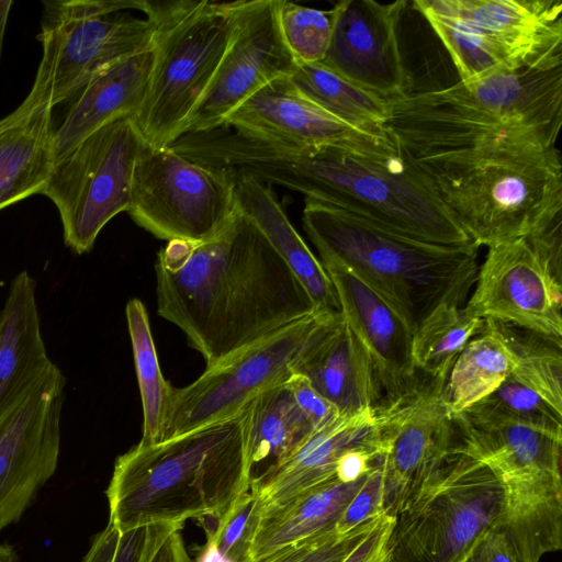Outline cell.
<instances>
[{
	"label": "cell",
	"mask_w": 562,
	"mask_h": 562,
	"mask_svg": "<svg viewBox=\"0 0 562 562\" xmlns=\"http://www.w3.org/2000/svg\"><path fill=\"white\" fill-rule=\"evenodd\" d=\"M158 314L213 367L314 312L302 283L238 210L211 239L170 240L157 256Z\"/></svg>",
	"instance_id": "6da1fadb"
},
{
	"label": "cell",
	"mask_w": 562,
	"mask_h": 562,
	"mask_svg": "<svg viewBox=\"0 0 562 562\" xmlns=\"http://www.w3.org/2000/svg\"><path fill=\"white\" fill-rule=\"evenodd\" d=\"M402 149L398 157L380 159L221 130L209 143L207 162L235 176L289 188L413 238L446 246L473 243L417 162Z\"/></svg>",
	"instance_id": "7a4b0ae2"
},
{
	"label": "cell",
	"mask_w": 562,
	"mask_h": 562,
	"mask_svg": "<svg viewBox=\"0 0 562 562\" xmlns=\"http://www.w3.org/2000/svg\"><path fill=\"white\" fill-rule=\"evenodd\" d=\"M249 404L237 415L180 436L139 441L115 460L105 491L120 533L155 522L216 521L250 490Z\"/></svg>",
	"instance_id": "3957f363"
},
{
	"label": "cell",
	"mask_w": 562,
	"mask_h": 562,
	"mask_svg": "<svg viewBox=\"0 0 562 562\" xmlns=\"http://www.w3.org/2000/svg\"><path fill=\"white\" fill-rule=\"evenodd\" d=\"M387 101L385 127L414 159L494 145L554 147L562 67L498 71Z\"/></svg>",
	"instance_id": "277c9868"
},
{
	"label": "cell",
	"mask_w": 562,
	"mask_h": 562,
	"mask_svg": "<svg viewBox=\"0 0 562 562\" xmlns=\"http://www.w3.org/2000/svg\"><path fill=\"white\" fill-rule=\"evenodd\" d=\"M302 222L321 259L344 266L379 292L413 334L438 306H461L474 288V243L420 240L313 199H305Z\"/></svg>",
	"instance_id": "5b68a950"
},
{
	"label": "cell",
	"mask_w": 562,
	"mask_h": 562,
	"mask_svg": "<svg viewBox=\"0 0 562 562\" xmlns=\"http://www.w3.org/2000/svg\"><path fill=\"white\" fill-rule=\"evenodd\" d=\"M414 160L479 247L526 237L562 217L557 146L494 145Z\"/></svg>",
	"instance_id": "8992f818"
},
{
	"label": "cell",
	"mask_w": 562,
	"mask_h": 562,
	"mask_svg": "<svg viewBox=\"0 0 562 562\" xmlns=\"http://www.w3.org/2000/svg\"><path fill=\"white\" fill-rule=\"evenodd\" d=\"M238 1H144L155 26L147 91L133 120L146 145L167 147L183 135L235 31Z\"/></svg>",
	"instance_id": "52a82bcc"
},
{
	"label": "cell",
	"mask_w": 562,
	"mask_h": 562,
	"mask_svg": "<svg viewBox=\"0 0 562 562\" xmlns=\"http://www.w3.org/2000/svg\"><path fill=\"white\" fill-rule=\"evenodd\" d=\"M504 492L482 462L453 454L438 479L394 517L383 562H463L501 520Z\"/></svg>",
	"instance_id": "ba28073f"
},
{
	"label": "cell",
	"mask_w": 562,
	"mask_h": 562,
	"mask_svg": "<svg viewBox=\"0 0 562 562\" xmlns=\"http://www.w3.org/2000/svg\"><path fill=\"white\" fill-rule=\"evenodd\" d=\"M144 1L43 2L37 36L43 54L35 81L47 89L54 106L70 100L90 79L113 64L153 48V21L120 12L142 11Z\"/></svg>",
	"instance_id": "9c48e42d"
},
{
	"label": "cell",
	"mask_w": 562,
	"mask_h": 562,
	"mask_svg": "<svg viewBox=\"0 0 562 562\" xmlns=\"http://www.w3.org/2000/svg\"><path fill=\"white\" fill-rule=\"evenodd\" d=\"M340 316L314 312L206 368L191 384L173 387L160 441L231 418L262 392L285 383Z\"/></svg>",
	"instance_id": "30bf717a"
},
{
	"label": "cell",
	"mask_w": 562,
	"mask_h": 562,
	"mask_svg": "<svg viewBox=\"0 0 562 562\" xmlns=\"http://www.w3.org/2000/svg\"><path fill=\"white\" fill-rule=\"evenodd\" d=\"M145 144L133 117L123 116L54 160L41 194L56 205L64 241L74 252L90 251L101 229L127 212L134 169Z\"/></svg>",
	"instance_id": "8fae6325"
},
{
	"label": "cell",
	"mask_w": 562,
	"mask_h": 562,
	"mask_svg": "<svg viewBox=\"0 0 562 562\" xmlns=\"http://www.w3.org/2000/svg\"><path fill=\"white\" fill-rule=\"evenodd\" d=\"M236 179L231 170L199 164L170 146L145 144L134 169L127 212L160 239L204 241L237 214Z\"/></svg>",
	"instance_id": "7c38bea8"
},
{
	"label": "cell",
	"mask_w": 562,
	"mask_h": 562,
	"mask_svg": "<svg viewBox=\"0 0 562 562\" xmlns=\"http://www.w3.org/2000/svg\"><path fill=\"white\" fill-rule=\"evenodd\" d=\"M387 450L383 513L392 518L438 479L457 445L447 380L417 371L411 386L379 405Z\"/></svg>",
	"instance_id": "4fadbf2b"
},
{
	"label": "cell",
	"mask_w": 562,
	"mask_h": 562,
	"mask_svg": "<svg viewBox=\"0 0 562 562\" xmlns=\"http://www.w3.org/2000/svg\"><path fill=\"white\" fill-rule=\"evenodd\" d=\"M65 385L54 363L0 417V531L22 517L57 469Z\"/></svg>",
	"instance_id": "5bb4252c"
},
{
	"label": "cell",
	"mask_w": 562,
	"mask_h": 562,
	"mask_svg": "<svg viewBox=\"0 0 562 562\" xmlns=\"http://www.w3.org/2000/svg\"><path fill=\"white\" fill-rule=\"evenodd\" d=\"M278 0H239L235 31L183 135L222 127L226 117L267 83L296 66L280 32Z\"/></svg>",
	"instance_id": "9a60e30c"
},
{
	"label": "cell",
	"mask_w": 562,
	"mask_h": 562,
	"mask_svg": "<svg viewBox=\"0 0 562 562\" xmlns=\"http://www.w3.org/2000/svg\"><path fill=\"white\" fill-rule=\"evenodd\" d=\"M222 127L271 143L330 146L380 159L403 151L389 131L370 132L335 117L303 95L289 77L263 86L232 112Z\"/></svg>",
	"instance_id": "2e32d148"
},
{
	"label": "cell",
	"mask_w": 562,
	"mask_h": 562,
	"mask_svg": "<svg viewBox=\"0 0 562 562\" xmlns=\"http://www.w3.org/2000/svg\"><path fill=\"white\" fill-rule=\"evenodd\" d=\"M474 34L507 70L562 67L561 0H415Z\"/></svg>",
	"instance_id": "e0dca14e"
},
{
	"label": "cell",
	"mask_w": 562,
	"mask_h": 562,
	"mask_svg": "<svg viewBox=\"0 0 562 562\" xmlns=\"http://www.w3.org/2000/svg\"><path fill=\"white\" fill-rule=\"evenodd\" d=\"M464 306L496 319L562 338V284L540 262L526 237L487 247Z\"/></svg>",
	"instance_id": "ac0fdd59"
},
{
	"label": "cell",
	"mask_w": 562,
	"mask_h": 562,
	"mask_svg": "<svg viewBox=\"0 0 562 562\" xmlns=\"http://www.w3.org/2000/svg\"><path fill=\"white\" fill-rule=\"evenodd\" d=\"M406 4V0L337 2L331 8L330 45L322 63L386 100L407 94L409 79L398 41Z\"/></svg>",
	"instance_id": "d6986e66"
},
{
	"label": "cell",
	"mask_w": 562,
	"mask_h": 562,
	"mask_svg": "<svg viewBox=\"0 0 562 562\" xmlns=\"http://www.w3.org/2000/svg\"><path fill=\"white\" fill-rule=\"evenodd\" d=\"M321 262L335 286L344 321L373 366L384 401L395 398L417 374L413 333L398 312L358 276L335 261Z\"/></svg>",
	"instance_id": "ffe728a7"
},
{
	"label": "cell",
	"mask_w": 562,
	"mask_h": 562,
	"mask_svg": "<svg viewBox=\"0 0 562 562\" xmlns=\"http://www.w3.org/2000/svg\"><path fill=\"white\" fill-rule=\"evenodd\" d=\"M376 407L340 414L307 439L260 483L265 506L278 505L336 475L339 459L348 450L384 440Z\"/></svg>",
	"instance_id": "44dd1931"
},
{
	"label": "cell",
	"mask_w": 562,
	"mask_h": 562,
	"mask_svg": "<svg viewBox=\"0 0 562 562\" xmlns=\"http://www.w3.org/2000/svg\"><path fill=\"white\" fill-rule=\"evenodd\" d=\"M54 104L34 81L23 102L0 119V211L42 193L54 164Z\"/></svg>",
	"instance_id": "7402d4cb"
},
{
	"label": "cell",
	"mask_w": 562,
	"mask_h": 562,
	"mask_svg": "<svg viewBox=\"0 0 562 562\" xmlns=\"http://www.w3.org/2000/svg\"><path fill=\"white\" fill-rule=\"evenodd\" d=\"M151 63L153 48L113 64L78 90L55 127V159L109 122L133 117L145 98Z\"/></svg>",
	"instance_id": "603a6c76"
},
{
	"label": "cell",
	"mask_w": 562,
	"mask_h": 562,
	"mask_svg": "<svg viewBox=\"0 0 562 562\" xmlns=\"http://www.w3.org/2000/svg\"><path fill=\"white\" fill-rule=\"evenodd\" d=\"M53 364L41 333L36 281L23 270L11 281L0 313V417Z\"/></svg>",
	"instance_id": "cb8c5ba5"
},
{
	"label": "cell",
	"mask_w": 562,
	"mask_h": 562,
	"mask_svg": "<svg viewBox=\"0 0 562 562\" xmlns=\"http://www.w3.org/2000/svg\"><path fill=\"white\" fill-rule=\"evenodd\" d=\"M340 414L376 407L384 401L373 366L342 316L296 367Z\"/></svg>",
	"instance_id": "d4e9b609"
},
{
	"label": "cell",
	"mask_w": 562,
	"mask_h": 562,
	"mask_svg": "<svg viewBox=\"0 0 562 562\" xmlns=\"http://www.w3.org/2000/svg\"><path fill=\"white\" fill-rule=\"evenodd\" d=\"M238 212L251 221L307 292L317 312L340 314L335 286L301 235L291 224L272 188L250 176H236Z\"/></svg>",
	"instance_id": "484cf974"
},
{
	"label": "cell",
	"mask_w": 562,
	"mask_h": 562,
	"mask_svg": "<svg viewBox=\"0 0 562 562\" xmlns=\"http://www.w3.org/2000/svg\"><path fill=\"white\" fill-rule=\"evenodd\" d=\"M367 475L353 482H342L335 475L284 503L263 505L252 542L251 562L334 530Z\"/></svg>",
	"instance_id": "4316f807"
},
{
	"label": "cell",
	"mask_w": 562,
	"mask_h": 562,
	"mask_svg": "<svg viewBox=\"0 0 562 562\" xmlns=\"http://www.w3.org/2000/svg\"><path fill=\"white\" fill-rule=\"evenodd\" d=\"M313 431L286 382L255 397L249 403L247 434L250 487L260 483Z\"/></svg>",
	"instance_id": "83f0119b"
},
{
	"label": "cell",
	"mask_w": 562,
	"mask_h": 562,
	"mask_svg": "<svg viewBox=\"0 0 562 562\" xmlns=\"http://www.w3.org/2000/svg\"><path fill=\"white\" fill-rule=\"evenodd\" d=\"M289 79L303 95L335 117L361 130L387 132L389 101L323 63H297Z\"/></svg>",
	"instance_id": "f1b7e54d"
},
{
	"label": "cell",
	"mask_w": 562,
	"mask_h": 562,
	"mask_svg": "<svg viewBox=\"0 0 562 562\" xmlns=\"http://www.w3.org/2000/svg\"><path fill=\"white\" fill-rule=\"evenodd\" d=\"M515 360L512 376L562 412V338L512 323L484 319Z\"/></svg>",
	"instance_id": "f546056e"
},
{
	"label": "cell",
	"mask_w": 562,
	"mask_h": 562,
	"mask_svg": "<svg viewBox=\"0 0 562 562\" xmlns=\"http://www.w3.org/2000/svg\"><path fill=\"white\" fill-rule=\"evenodd\" d=\"M514 369V357L505 344L483 328L467 344L448 375L447 394L452 415L491 394Z\"/></svg>",
	"instance_id": "4dcf8cb0"
},
{
	"label": "cell",
	"mask_w": 562,
	"mask_h": 562,
	"mask_svg": "<svg viewBox=\"0 0 562 562\" xmlns=\"http://www.w3.org/2000/svg\"><path fill=\"white\" fill-rule=\"evenodd\" d=\"M484 327V319L465 307L442 304L413 334L412 355L417 371L448 380L450 370L467 344Z\"/></svg>",
	"instance_id": "1f68e13d"
},
{
	"label": "cell",
	"mask_w": 562,
	"mask_h": 562,
	"mask_svg": "<svg viewBox=\"0 0 562 562\" xmlns=\"http://www.w3.org/2000/svg\"><path fill=\"white\" fill-rule=\"evenodd\" d=\"M135 370L143 406L140 441L161 440L173 386L164 378L144 303L132 299L125 308Z\"/></svg>",
	"instance_id": "d6a6232c"
},
{
	"label": "cell",
	"mask_w": 562,
	"mask_h": 562,
	"mask_svg": "<svg viewBox=\"0 0 562 562\" xmlns=\"http://www.w3.org/2000/svg\"><path fill=\"white\" fill-rule=\"evenodd\" d=\"M456 416L471 424L522 425L562 437V412L512 375Z\"/></svg>",
	"instance_id": "836d02e7"
},
{
	"label": "cell",
	"mask_w": 562,
	"mask_h": 562,
	"mask_svg": "<svg viewBox=\"0 0 562 562\" xmlns=\"http://www.w3.org/2000/svg\"><path fill=\"white\" fill-rule=\"evenodd\" d=\"M277 16L281 35L296 63H322L328 52L334 15L330 10L278 0Z\"/></svg>",
	"instance_id": "e575fe53"
},
{
	"label": "cell",
	"mask_w": 562,
	"mask_h": 562,
	"mask_svg": "<svg viewBox=\"0 0 562 562\" xmlns=\"http://www.w3.org/2000/svg\"><path fill=\"white\" fill-rule=\"evenodd\" d=\"M263 509L259 493L249 490L209 530L206 544L224 562H251V548Z\"/></svg>",
	"instance_id": "d590c367"
},
{
	"label": "cell",
	"mask_w": 562,
	"mask_h": 562,
	"mask_svg": "<svg viewBox=\"0 0 562 562\" xmlns=\"http://www.w3.org/2000/svg\"><path fill=\"white\" fill-rule=\"evenodd\" d=\"M376 518L346 533H340L334 529L305 539L288 546L258 562H342L367 536Z\"/></svg>",
	"instance_id": "8d00e7d4"
},
{
	"label": "cell",
	"mask_w": 562,
	"mask_h": 562,
	"mask_svg": "<svg viewBox=\"0 0 562 562\" xmlns=\"http://www.w3.org/2000/svg\"><path fill=\"white\" fill-rule=\"evenodd\" d=\"M382 514H384L383 461L368 473L366 480L345 508L335 529L340 533H346Z\"/></svg>",
	"instance_id": "74e56055"
},
{
	"label": "cell",
	"mask_w": 562,
	"mask_h": 562,
	"mask_svg": "<svg viewBox=\"0 0 562 562\" xmlns=\"http://www.w3.org/2000/svg\"><path fill=\"white\" fill-rule=\"evenodd\" d=\"M182 526L155 522L120 533L113 562H150L168 537Z\"/></svg>",
	"instance_id": "f35d334b"
},
{
	"label": "cell",
	"mask_w": 562,
	"mask_h": 562,
	"mask_svg": "<svg viewBox=\"0 0 562 562\" xmlns=\"http://www.w3.org/2000/svg\"><path fill=\"white\" fill-rule=\"evenodd\" d=\"M286 384L299 408L314 430L326 426L340 415L339 411L319 394L303 375L293 374Z\"/></svg>",
	"instance_id": "ab89813d"
},
{
	"label": "cell",
	"mask_w": 562,
	"mask_h": 562,
	"mask_svg": "<svg viewBox=\"0 0 562 562\" xmlns=\"http://www.w3.org/2000/svg\"><path fill=\"white\" fill-rule=\"evenodd\" d=\"M526 238L547 271L562 284V217Z\"/></svg>",
	"instance_id": "60d3db41"
},
{
	"label": "cell",
	"mask_w": 562,
	"mask_h": 562,
	"mask_svg": "<svg viewBox=\"0 0 562 562\" xmlns=\"http://www.w3.org/2000/svg\"><path fill=\"white\" fill-rule=\"evenodd\" d=\"M498 522L481 535L463 562H519Z\"/></svg>",
	"instance_id": "b9f144b4"
},
{
	"label": "cell",
	"mask_w": 562,
	"mask_h": 562,
	"mask_svg": "<svg viewBox=\"0 0 562 562\" xmlns=\"http://www.w3.org/2000/svg\"><path fill=\"white\" fill-rule=\"evenodd\" d=\"M394 518L382 514L373 522L367 536L342 562H383L387 536Z\"/></svg>",
	"instance_id": "7bdbcfd3"
},
{
	"label": "cell",
	"mask_w": 562,
	"mask_h": 562,
	"mask_svg": "<svg viewBox=\"0 0 562 562\" xmlns=\"http://www.w3.org/2000/svg\"><path fill=\"white\" fill-rule=\"evenodd\" d=\"M120 532L108 522L106 527L97 533L81 562H113Z\"/></svg>",
	"instance_id": "ee69618b"
},
{
	"label": "cell",
	"mask_w": 562,
	"mask_h": 562,
	"mask_svg": "<svg viewBox=\"0 0 562 562\" xmlns=\"http://www.w3.org/2000/svg\"><path fill=\"white\" fill-rule=\"evenodd\" d=\"M180 531L177 530L168 537L150 562H193Z\"/></svg>",
	"instance_id": "f6af8a7d"
},
{
	"label": "cell",
	"mask_w": 562,
	"mask_h": 562,
	"mask_svg": "<svg viewBox=\"0 0 562 562\" xmlns=\"http://www.w3.org/2000/svg\"><path fill=\"white\" fill-rule=\"evenodd\" d=\"M11 0H2L0 1V61L2 56V46H3V40L7 29V22L9 18V13L12 5Z\"/></svg>",
	"instance_id": "bcb514c9"
},
{
	"label": "cell",
	"mask_w": 562,
	"mask_h": 562,
	"mask_svg": "<svg viewBox=\"0 0 562 562\" xmlns=\"http://www.w3.org/2000/svg\"><path fill=\"white\" fill-rule=\"evenodd\" d=\"M0 562H18V554L12 547L0 544Z\"/></svg>",
	"instance_id": "7dc6e473"
}]
</instances>
